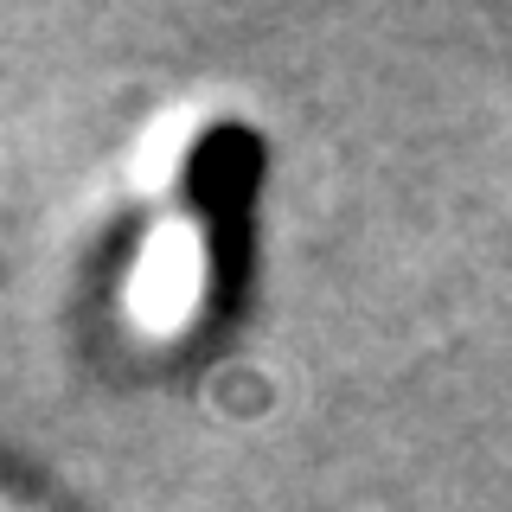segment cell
I'll return each mask as SVG.
<instances>
[{
	"instance_id": "6da1fadb",
	"label": "cell",
	"mask_w": 512,
	"mask_h": 512,
	"mask_svg": "<svg viewBox=\"0 0 512 512\" xmlns=\"http://www.w3.org/2000/svg\"><path fill=\"white\" fill-rule=\"evenodd\" d=\"M205 282H212L205 231L192 218H160L141 237L135 263H128L122 308H128L141 340H180L192 327V314H199V301H205Z\"/></svg>"
},
{
	"instance_id": "7a4b0ae2",
	"label": "cell",
	"mask_w": 512,
	"mask_h": 512,
	"mask_svg": "<svg viewBox=\"0 0 512 512\" xmlns=\"http://www.w3.org/2000/svg\"><path fill=\"white\" fill-rule=\"evenodd\" d=\"M192 128H199V116H192V109H167V116H154L148 128H141L135 160H128V173H135L141 192H167L173 180H180Z\"/></svg>"
},
{
	"instance_id": "3957f363",
	"label": "cell",
	"mask_w": 512,
	"mask_h": 512,
	"mask_svg": "<svg viewBox=\"0 0 512 512\" xmlns=\"http://www.w3.org/2000/svg\"><path fill=\"white\" fill-rule=\"evenodd\" d=\"M0 512H77V506L52 500V493H32V487H20V480L0 474Z\"/></svg>"
}]
</instances>
